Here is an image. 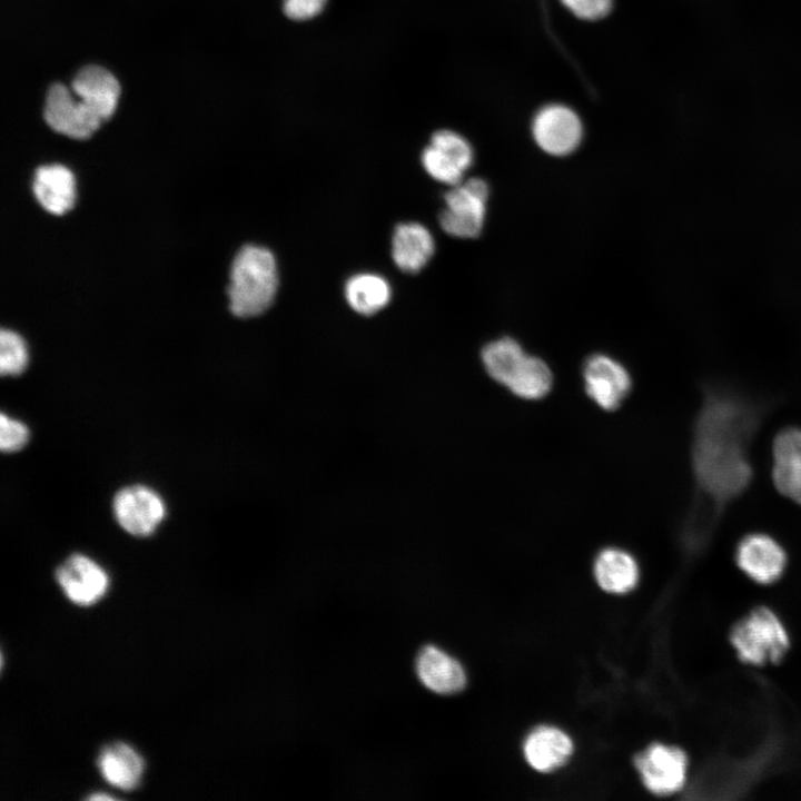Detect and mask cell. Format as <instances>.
<instances>
[{
    "label": "cell",
    "instance_id": "6da1fadb",
    "mask_svg": "<svg viewBox=\"0 0 801 801\" xmlns=\"http://www.w3.org/2000/svg\"><path fill=\"white\" fill-rule=\"evenodd\" d=\"M761 411L734 392L706 390L693 432L698 500L690 518L712 527L725 504L748 487L752 477L748 447L759 427Z\"/></svg>",
    "mask_w": 801,
    "mask_h": 801
},
{
    "label": "cell",
    "instance_id": "7a4b0ae2",
    "mask_svg": "<svg viewBox=\"0 0 801 801\" xmlns=\"http://www.w3.org/2000/svg\"><path fill=\"white\" fill-rule=\"evenodd\" d=\"M481 360L492 380L521 399L540 400L552 390L550 366L541 357L527 354L512 337L488 342L481 350Z\"/></svg>",
    "mask_w": 801,
    "mask_h": 801
},
{
    "label": "cell",
    "instance_id": "3957f363",
    "mask_svg": "<svg viewBox=\"0 0 801 801\" xmlns=\"http://www.w3.org/2000/svg\"><path fill=\"white\" fill-rule=\"evenodd\" d=\"M278 287L276 259L261 246L245 245L236 254L227 288L229 309L241 318L255 317L273 304Z\"/></svg>",
    "mask_w": 801,
    "mask_h": 801
},
{
    "label": "cell",
    "instance_id": "277c9868",
    "mask_svg": "<svg viewBox=\"0 0 801 801\" xmlns=\"http://www.w3.org/2000/svg\"><path fill=\"white\" fill-rule=\"evenodd\" d=\"M730 640L739 657L755 665L778 662L789 649V636L782 622L763 606L739 621Z\"/></svg>",
    "mask_w": 801,
    "mask_h": 801
},
{
    "label": "cell",
    "instance_id": "5b68a950",
    "mask_svg": "<svg viewBox=\"0 0 801 801\" xmlns=\"http://www.w3.org/2000/svg\"><path fill=\"white\" fill-rule=\"evenodd\" d=\"M490 189L485 180L471 178L452 186L438 215L442 229L456 238H475L483 228Z\"/></svg>",
    "mask_w": 801,
    "mask_h": 801
},
{
    "label": "cell",
    "instance_id": "8992f818",
    "mask_svg": "<svg viewBox=\"0 0 801 801\" xmlns=\"http://www.w3.org/2000/svg\"><path fill=\"white\" fill-rule=\"evenodd\" d=\"M586 396L601 409H619L631 394L633 380L626 367L610 355L595 353L582 366Z\"/></svg>",
    "mask_w": 801,
    "mask_h": 801
},
{
    "label": "cell",
    "instance_id": "52a82bcc",
    "mask_svg": "<svg viewBox=\"0 0 801 801\" xmlns=\"http://www.w3.org/2000/svg\"><path fill=\"white\" fill-rule=\"evenodd\" d=\"M422 165L435 180L455 186L473 164V150L467 140L451 130L436 131L422 152Z\"/></svg>",
    "mask_w": 801,
    "mask_h": 801
},
{
    "label": "cell",
    "instance_id": "ba28073f",
    "mask_svg": "<svg viewBox=\"0 0 801 801\" xmlns=\"http://www.w3.org/2000/svg\"><path fill=\"white\" fill-rule=\"evenodd\" d=\"M634 762L644 785L652 793L666 795L684 785L688 759L680 748L654 743L637 754Z\"/></svg>",
    "mask_w": 801,
    "mask_h": 801
},
{
    "label": "cell",
    "instance_id": "9c48e42d",
    "mask_svg": "<svg viewBox=\"0 0 801 801\" xmlns=\"http://www.w3.org/2000/svg\"><path fill=\"white\" fill-rule=\"evenodd\" d=\"M112 507L118 524L135 536L154 533L166 515L160 495L145 485L121 488L113 498Z\"/></svg>",
    "mask_w": 801,
    "mask_h": 801
},
{
    "label": "cell",
    "instance_id": "30bf717a",
    "mask_svg": "<svg viewBox=\"0 0 801 801\" xmlns=\"http://www.w3.org/2000/svg\"><path fill=\"white\" fill-rule=\"evenodd\" d=\"M43 115L50 128L73 139L89 138L103 122L61 83L49 89Z\"/></svg>",
    "mask_w": 801,
    "mask_h": 801
},
{
    "label": "cell",
    "instance_id": "8fae6325",
    "mask_svg": "<svg viewBox=\"0 0 801 801\" xmlns=\"http://www.w3.org/2000/svg\"><path fill=\"white\" fill-rule=\"evenodd\" d=\"M532 132L538 147L552 156H566L581 142L583 128L578 116L562 105H550L535 116Z\"/></svg>",
    "mask_w": 801,
    "mask_h": 801
},
{
    "label": "cell",
    "instance_id": "7c38bea8",
    "mask_svg": "<svg viewBox=\"0 0 801 801\" xmlns=\"http://www.w3.org/2000/svg\"><path fill=\"white\" fill-rule=\"evenodd\" d=\"M56 580L65 595L75 604L90 606L107 592L109 576L92 558L72 554L56 570Z\"/></svg>",
    "mask_w": 801,
    "mask_h": 801
},
{
    "label": "cell",
    "instance_id": "4fadbf2b",
    "mask_svg": "<svg viewBox=\"0 0 801 801\" xmlns=\"http://www.w3.org/2000/svg\"><path fill=\"white\" fill-rule=\"evenodd\" d=\"M735 561L753 581L770 584L780 578L787 556L781 545L765 534L746 535L738 545Z\"/></svg>",
    "mask_w": 801,
    "mask_h": 801
},
{
    "label": "cell",
    "instance_id": "5bb4252c",
    "mask_svg": "<svg viewBox=\"0 0 801 801\" xmlns=\"http://www.w3.org/2000/svg\"><path fill=\"white\" fill-rule=\"evenodd\" d=\"M415 671L419 682L437 694L457 693L466 684L462 664L435 645L428 644L418 651Z\"/></svg>",
    "mask_w": 801,
    "mask_h": 801
},
{
    "label": "cell",
    "instance_id": "9a60e30c",
    "mask_svg": "<svg viewBox=\"0 0 801 801\" xmlns=\"http://www.w3.org/2000/svg\"><path fill=\"white\" fill-rule=\"evenodd\" d=\"M773 459L777 490L801 505V429L785 428L775 436Z\"/></svg>",
    "mask_w": 801,
    "mask_h": 801
},
{
    "label": "cell",
    "instance_id": "2e32d148",
    "mask_svg": "<svg viewBox=\"0 0 801 801\" xmlns=\"http://www.w3.org/2000/svg\"><path fill=\"white\" fill-rule=\"evenodd\" d=\"M72 91L102 121L110 118L117 107L120 86L115 76L99 66L81 69L72 81Z\"/></svg>",
    "mask_w": 801,
    "mask_h": 801
},
{
    "label": "cell",
    "instance_id": "e0dca14e",
    "mask_svg": "<svg viewBox=\"0 0 801 801\" xmlns=\"http://www.w3.org/2000/svg\"><path fill=\"white\" fill-rule=\"evenodd\" d=\"M32 191L44 210L53 215H62L75 204V177L62 165L40 166L34 171Z\"/></svg>",
    "mask_w": 801,
    "mask_h": 801
},
{
    "label": "cell",
    "instance_id": "ac0fdd59",
    "mask_svg": "<svg viewBox=\"0 0 801 801\" xmlns=\"http://www.w3.org/2000/svg\"><path fill=\"white\" fill-rule=\"evenodd\" d=\"M434 251V238L425 226L419 222H402L396 226L392 239V257L402 271L418 273Z\"/></svg>",
    "mask_w": 801,
    "mask_h": 801
},
{
    "label": "cell",
    "instance_id": "d6986e66",
    "mask_svg": "<svg viewBox=\"0 0 801 801\" xmlns=\"http://www.w3.org/2000/svg\"><path fill=\"white\" fill-rule=\"evenodd\" d=\"M97 768L108 783L120 790L130 791L140 784L145 762L127 743L112 742L100 750Z\"/></svg>",
    "mask_w": 801,
    "mask_h": 801
},
{
    "label": "cell",
    "instance_id": "ffe728a7",
    "mask_svg": "<svg viewBox=\"0 0 801 801\" xmlns=\"http://www.w3.org/2000/svg\"><path fill=\"white\" fill-rule=\"evenodd\" d=\"M573 744L560 729L542 725L534 729L524 743L528 764L540 772H550L561 767L571 755Z\"/></svg>",
    "mask_w": 801,
    "mask_h": 801
},
{
    "label": "cell",
    "instance_id": "44dd1931",
    "mask_svg": "<svg viewBox=\"0 0 801 801\" xmlns=\"http://www.w3.org/2000/svg\"><path fill=\"white\" fill-rule=\"evenodd\" d=\"M594 575L606 592L626 593L639 581V565L633 555L619 547H605L594 561Z\"/></svg>",
    "mask_w": 801,
    "mask_h": 801
},
{
    "label": "cell",
    "instance_id": "7402d4cb",
    "mask_svg": "<svg viewBox=\"0 0 801 801\" xmlns=\"http://www.w3.org/2000/svg\"><path fill=\"white\" fill-rule=\"evenodd\" d=\"M344 294L352 309L360 315L370 316L389 303L392 290L384 277L363 273L352 276L346 281Z\"/></svg>",
    "mask_w": 801,
    "mask_h": 801
},
{
    "label": "cell",
    "instance_id": "603a6c76",
    "mask_svg": "<svg viewBox=\"0 0 801 801\" xmlns=\"http://www.w3.org/2000/svg\"><path fill=\"white\" fill-rule=\"evenodd\" d=\"M28 364V349L22 337L2 328L0 332V372L2 375H20Z\"/></svg>",
    "mask_w": 801,
    "mask_h": 801
},
{
    "label": "cell",
    "instance_id": "cb8c5ba5",
    "mask_svg": "<svg viewBox=\"0 0 801 801\" xmlns=\"http://www.w3.org/2000/svg\"><path fill=\"white\" fill-rule=\"evenodd\" d=\"M29 429L26 424L6 414L0 418V447L2 452L12 453L21 449L29 439Z\"/></svg>",
    "mask_w": 801,
    "mask_h": 801
},
{
    "label": "cell",
    "instance_id": "d4e9b609",
    "mask_svg": "<svg viewBox=\"0 0 801 801\" xmlns=\"http://www.w3.org/2000/svg\"><path fill=\"white\" fill-rule=\"evenodd\" d=\"M576 17L585 20H597L605 17L613 0H561Z\"/></svg>",
    "mask_w": 801,
    "mask_h": 801
},
{
    "label": "cell",
    "instance_id": "484cf974",
    "mask_svg": "<svg viewBox=\"0 0 801 801\" xmlns=\"http://www.w3.org/2000/svg\"><path fill=\"white\" fill-rule=\"evenodd\" d=\"M327 0H284L285 14L296 21H305L317 17Z\"/></svg>",
    "mask_w": 801,
    "mask_h": 801
},
{
    "label": "cell",
    "instance_id": "4316f807",
    "mask_svg": "<svg viewBox=\"0 0 801 801\" xmlns=\"http://www.w3.org/2000/svg\"><path fill=\"white\" fill-rule=\"evenodd\" d=\"M88 799L89 800H112L113 797L108 795L106 793H101V794L95 793V794L88 797Z\"/></svg>",
    "mask_w": 801,
    "mask_h": 801
}]
</instances>
